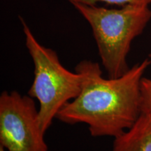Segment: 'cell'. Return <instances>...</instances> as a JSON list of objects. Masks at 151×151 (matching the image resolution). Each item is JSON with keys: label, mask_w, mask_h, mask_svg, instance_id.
<instances>
[{"label": "cell", "mask_w": 151, "mask_h": 151, "mask_svg": "<svg viewBox=\"0 0 151 151\" xmlns=\"http://www.w3.org/2000/svg\"><path fill=\"white\" fill-rule=\"evenodd\" d=\"M111 151H151V116L141 113L129 129L114 138Z\"/></svg>", "instance_id": "5b68a950"}, {"label": "cell", "mask_w": 151, "mask_h": 151, "mask_svg": "<svg viewBox=\"0 0 151 151\" xmlns=\"http://www.w3.org/2000/svg\"><path fill=\"white\" fill-rule=\"evenodd\" d=\"M149 57H150V60H151V53L150 54V55H149Z\"/></svg>", "instance_id": "9c48e42d"}, {"label": "cell", "mask_w": 151, "mask_h": 151, "mask_svg": "<svg viewBox=\"0 0 151 151\" xmlns=\"http://www.w3.org/2000/svg\"><path fill=\"white\" fill-rule=\"evenodd\" d=\"M0 151H6V150H5V148H4V147L0 146Z\"/></svg>", "instance_id": "ba28073f"}, {"label": "cell", "mask_w": 151, "mask_h": 151, "mask_svg": "<svg viewBox=\"0 0 151 151\" xmlns=\"http://www.w3.org/2000/svg\"><path fill=\"white\" fill-rule=\"evenodd\" d=\"M141 113L151 116V79L143 77L141 82Z\"/></svg>", "instance_id": "52a82bcc"}, {"label": "cell", "mask_w": 151, "mask_h": 151, "mask_svg": "<svg viewBox=\"0 0 151 151\" xmlns=\"http://www.w3.org/2000/svg\"><path fill=\"white\" fill-rule=\"evenodd\" d=\"M20 20L25 46L35 65V78L28 95L39 102V122L46 133L62 107L80 94L83 78L66 69L56 52L41 45L24 20Z\"/></svg>", "instance_id": "3957f363"}, {"label": "cell", "mask_w": 151, "mask_h": 151, "mask_svg": "<svg viewBox=\"0 0 151 151\" xmlns=\"http://www.w3.org/2000/svg\"><path fill=\"white\" fill-rule=\"evenodd\" d=\"M39 110L29 95L16 91L0 95V146L6 151H48Z\"/></svg>", "instance_id": "277c9868"}, {"label": "cell", "mask_w": 151, "mask_h": 151, "mask_svg": "<svg viewBox=\"0 0 151 151\" xmlns=\"http://www.w3.org/2000/svg\"><path fill=\"white\" fill-rule=\"evenodd\" d=\"M72 5L91 27L108 78H118L127 72V58L132 42L151 20L149 7L128 5L109 9L85 4Z\"/></svg>", "instance_id": "7a4b0ae2"}, {"label": "cell", "mask_w": 151, "mask_h": 151, "mask_svg": "<svg viewBox=\"0 0 151 151\" xmlns=\"http://www.w3.org/2000/svg\"><path fill=\"white\" fill-rule=\"evenodd\" d=\"M72 4H85L98 5L99 4H105L106 5H116L122 7L124 6H148L151 4V0H67Z\"/></svg>", "instance_id": "8992f818"}, {"label": "cell", "mask_w": 151, "mask_h": 151, "mask_svg": "<svg viewBox=\"0 0 151 151\" xmlns=\"http://www.w3.org/2000/svg\"><path fill=\"white\" fill-rule=\"evenodd\" d=\"M150 63L146 59L122 76L106 79L99 63L80 62L75 71L82 76L81 91L62 107L56 119L69 124H88L94 137L121 134L140 116L141 82Z\"/></svg>", "instance_id": "6da1fadb"}]
</instances>
